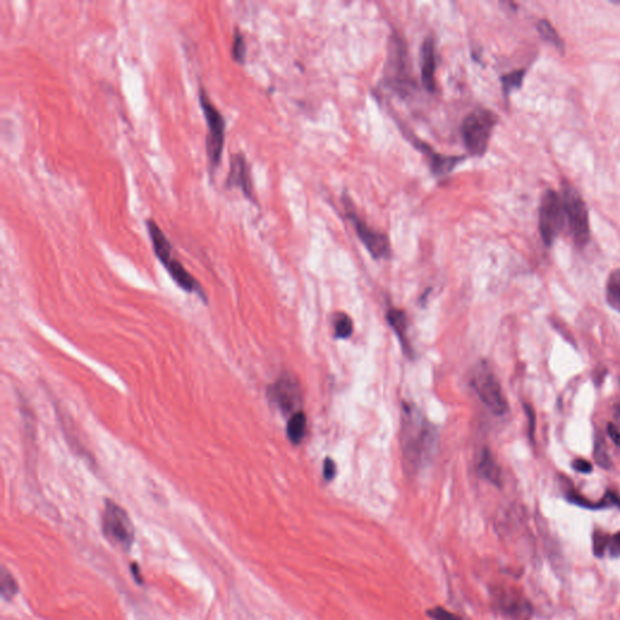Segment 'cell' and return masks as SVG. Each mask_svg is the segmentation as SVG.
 <instances>
[{
    "mask_svg": "<svg viewBox=\"0 0 620 620\" xmlns=\"http://www.w3.org/2000/svg\"><path fill=\"white\" fill-rule=\"evenodd\" d=\"M436 444V431L414 406H403L401 446L405 467L416 472L431 458Z\"/></svg>",
    "mask_w": 620,
    "mask_h": 620,
    "instance_id": "1",
    "label": "cell"
},
{
    "mask_svg": "<svg viewBox=\"0 0 620 620\" xmlns=\"http://www.w3.org/2000/svg\"><path fill=\"white\" fill-rule=\"evenodd\" d=\"M146 228L148 232L149 239L152 241L154 254L157 259L165 267L167 273L173 279V281L185 291L196 293L201 300H206V295L199 281L185 268V265L172 255V245L166 234L162 232L154 219H146Z\"/></svg>",
    "mask_w": 620,
    "mask_h": 620,
    "instance_id": "2",
    "label": "cell"
},
{
    "mask_svg": "<svg viewBox=\"0 0 620 620\" xmlns=\"http://www.w3.org/2000/svg\"><path fill=\"white\" fill-rule=\"evenodd\" d=\"M498 116L487 108L477 107L470 111L460 125V134L469 154L482 157L488 149Z\"/></svg>",
    "mask_w": 620,
    "mask_h": 620,
    "instance_id": "3",
    "label": "cell"
},
{
    "mask_svg": "<svg viewBox=\"0 0 620 620\" xmlns=\"http://www.w3.org/2000/svg\"><path fill=\"white\" fill-rule=\"evenodd\" d=\"M200 108L208 125V136L205 139V149L211 171H215L222 160L226 142V119L216 104L211 101L204 86L199 88Z\"/></svg>",
    "mask_w": 620,
    "mask_h": 620,
    "instance_id": "4",
    "label": "cell"
},
{
    "mask_svg": "<svg viewBox=\"0 0 620 620\" xmlns=\"http://www.w3.org/2000/svg\"><path fill=\"white\" fill-rule=\"evenodd\" d=\"M385 80L400 95H408L414 88L412 65L408 57V45L396 32L390 38L388 63L385 67Z\"/></svg>",
    "mask_w": 620,
    "mask_h": 620,
    "instance_id": "5",
    "label": "cell"
},
{
    "mask_svg": "<svg viewBox=\"0 0 620 620\" xmlns=\"http://www.w3.org/2000/svg\"><path fill=\"white\" fill-rule=\"evenodd\" d=\"M102 531L111 545L129 551L134 542V523L127 511L114 500L106 499L102 513Z\"/></svg>",
    "mask_w": 620,
    "mask_h": 620,
    "instance_id": "6",
    "label": "cell"
},
{
    "mask_svg": "<svg viewBox=\"0 0 620 620\" xmlns=\"http://www.w3.org/2000/svg\"><path fill=\"white\" fill-rule=\"evenodd\" d=\"M562 204L565 208L566 221L568 222L569 231L573 238L574 244L579 247L588 245L590 240L589 215L583 198L572 185H564L562 190Z\"/></svg>",
    "mask_w": 620,
    "mask_h": 620,
    "instance_id": "7",
    "label": "cell"
},
{
    "mask_svg": "<svg viewBox=\"0 0 620 620\" xmlns=\"http://www.w3.org/2000/svg\"><path fill=\"white\" fill-rule=\"evenodd\" d=\"M343 206L346 208V212L352 226L355 228L357 235L366 247V250L370 252V255L375 259L389 258L392 256V246L388 235L385 233L378 232L370 227L367 223L359 217L357 210L352 205V201L347 194L343 195Z\"/></svg>",
    "mask_w": 620,
    "mask_h": 620,
    "instance_id": "8",
    "label": "cell"
},
{
    "mask_svg": "<svg viewBox=\"0 0 620 620\" xmlns=\"http://www.w3.org/2000/svg\"><path fill=\"white\" fill-rule=\"evenodd\" d=\"M472 385L482 403L495 416H503L508 411V403L503 389L495 373L487 364H480L474 371Z\"/></svg>",
    "mask_w": 620,
    "mask_h": 620,
    "instance_id": "9",
    "label": "cell"
},
{
    "mask_svg": "<svg viewBox=\"0 0 620 620\" xmlns=\"http://www.w3.org/2000/svg\"><path fill=\"white\" fill-rule=\"evenodd\" d=\"M565 221V208L560 195L554 190H546L539 208V232L546 246L554 242Z\"/></svg>",
    "mask_w": 620,
    "mask_h": 620,
    "instance_id": "10",
    "label": "cell"
},
{
    "mask_svg": "<svg viewBox=\"0 0 620 620\" xmlns=\"http://www.w3.org/2000/svg\"><path fill=\"white\" fill-rule=\"evenodd\" d=\"M269 398L284 413H296L302 405V390L295 375L284 373L268 390Z\"/></svg>",
    "mask_w": 620,
    "mask_h": 620,
    "instance_id": "11",
    "label": "cell"
},
{
    "mask_svg": "<svg viewBox=\"0 0 620 620\" xmlns=\"http://www.w3.org/2000/svg\"><path fill=\"white\" fill-rule=\"evenodd\" d=\"M495 606L511 620H531L533 608L527 598L515 589L499 588L493 594Z\"/></svg>",
    "mask_w": 620,
    "mask_h": 620,
    "instance_id": "12",
    "label": "cell"
},
{
    "mask_svg": "<svg viewBox=\"0 0 620 620\" xmlns=\"http://www.w3.org/2000/svg\"><path fill=\"white\" fill-rule=\"evenodd\" d=\"M226 188L240 189L247 199L255 201L254 182L251 177V167L245 154L234 153L229 157V170L224 181Z\"/></svg>",
    "mask_w": 620,
    "mask_h": 620,
    "instance_id": "13",
    "label": "cell"
},
{
    "mask_svg": "<svg viewBox=\"0 0 620 620\" xmlns=\"http://www.w3.org/2000/svg\"><path fill=\"white\" fill-rule=\"evenodd\" d=\"M411 142L421 153L426 155L428 162H429L431 172L435 176H447L449 173L454 171L456 167L458 166L459 162H464L467 159L465 155H444V154L436 153L429 144H424L423 141L416 139V137L411 139Z\"/></svg>",
    "mask_w": 620,
    "mask_h": 620,
    "instance_id": "14",
    "label": "cell"
},
{
    "mask_svg": "<svg viewBox=\"0 0 620 620\" xmlns=\"http://www.w3.org/2000/svg\"><path fill=\"white\" fill-rule=\"evenodd\" d=\"M421 84L428 93L436 91V42L426 37L421 47Z\"/></svg>",
    "mask_w": 620,
    "mask_h": 620,
    "instance_id": "15",
    "label": "cell"
},
{
    "mask_svg": "<svg viewBox=\"0 0 620 620\" xmlns=\"http://www.w3.org/2000/svg\"><path fill=\"white\" fill-rule=\"evenodd\" d=\"M477 472L482 479L491 482L495 486H502V470L493 454L488 449H483L477 463Z\"/></svg>",
    "mask_w": 620,
    "mask_h": 620,
    "instance_id": "16",
    "label": "cell"
},
{
    "mask_svg": "<svg viewBox=\"0 0 620 620\" xmlns=\"http://www.w3.org/2000/svg\"><path fill=\"white\" fill-rule=\"evenodd\" d=\"M387 319H388V323L392 326V329L394 330V332L398 334V339L403 344V350L408 355H410L412 350H411V347L408 344V336H406L408 334V316L405 314V311L401 309L392 308L387 313Z\"/></svg>",
    "mask_w": 620,
    "mask_h": 620,
    "instance_id": "17",
    "label": "cell"
},
{
    "mask_svg": "<svg viewBox=\"0 0 620 620\" xmlns=\"http://www.w3.org/2000/svg\"><path fill=\"white\" fill-rule=\"evenodd\" d=\"M287 437L293 444H301L307 431V417L304 413L298 411L293 413L287 423Z\"/></svg>",
    "mask_w": 620,
    "mask_h": 620,
    "instance_id": "18",
    "label": "cell"
},
{
    "mask_svg": "<svg viewBox=\"0 0 620 620\" xmlns=\"http://www.w3.org/2000/svg\"><path fill=\"white\" fill-rule=\"evenodd\" d=\"M606 300L612 309L620 313V269L613 270L606 284Z\"/></svg>",
    "mask_w": 620,
    "mask_h": 620,
    "instance_id": "19",
    "label": "cell"
},
{
    "mask_svg": "<svg viewBox=\"0 0 620 620\" xmlns=\"http://www.w3.org/2000/svg\"><path fill=\"white\" fill-rule=\"evenodd\" d=\"M537 29L538 33L541 34V37H542L544 40L550 42V44H552V45L557 47V49L564 50V47H564V42H562L560 36L557 34L555 28L551 26L549 21H546V20H541V21L538 22Z\"/></svg>",
    "mask_w": 620,
    "mask_h": 620,
    "instance_id": "20",
    "label": "cell"
},
{
    "mask_svg": "<svg viewBox=\"0 0 620 620\" xmlns=\"http://www.w3.org/2000/svg\"><path fill=\"white\" fill-rule=\"evenodd\" d=\"M0 591L5 601H10L16 594L19 593V585L16 583L13 574L5 568L1 571L0 577Z\"/></svg>",
    "mask_w": 620,
    "mask_h": 620,
    "instance_id": "21",
    "label": "cell"
},
{
    "mask_svg": "<svg viewBox=\"0 0 620 620\" xmlns=\"http://www.w3.org/2000/svg\"><path fill=\"white\" fill-rule=\"evenodd\" d=\"M246 52H247V47H246L245 38L242 36L239 28H235L234 34H233L232 42V59L239 65H244L246 60Z\"/></svg>",
    "mask_w": 620,
    "mask_h": 620,
    "instance_id": "22",
    "label": "cell"
},
{
    "mask_svg": "<svg viewBox=\"0 0 620 620\" xmlns=\"http://www.w3.org/2000/svg\"><path fill=\"white\" fill-rule=\"evenodd\" d=\"M526 75V70H518L514 72H510L508 75L502 77V85H503V91L508 96L513 90L518 88L522 85L523 77Z\"/></svg>",
    "mask_w": 620,
    "mask_h": 620,
    "instance_id": "23",
    "label": "cell"
},
{
    "mask_svg": "<svg viewBox=\"0 0 620 620\" xmlns=\"http://www.w3.org/2000/svg\"><path fill=\"white\" fill-rule=\"evenodd\" d=\"M354 326L352 321L347 314H339L334 320V334L337 338H349L352 334Z\"/></svg>",
    "mask_w": 620,
    "mask_h": 620,
    "instance_id": "24",
    "label": "cell"
},
{
    "mask_svg": "<svg viewBox=\"0 0 620 620\" xmlns=\"http://www.w3.org/2000/svg\"><path fill=\"white\" fill-rule=\"evenodd\" d=\"M594 457H595V460H596V463L600 467H605V469H608V467H611V457L607 452L606 444H605V441H603L602 437L601 439L596 440Z\"/></svg>",
    "mask_w": 620,
    "mask_h": 620,
    "instance_id": "25",
    "label": "cell"
},
{
    "mask_svg": "<svg viewBox=\"0 0 620 620\" xmlns=\"http://www.w3.org/2000/svg\"><path fill=\"white\" fill-rule=\"evenodd\" d=\"M610 539L611 537L606 533L595 532L593 538L594 554L598 557L603 556L605 551L608 549V545H610Z\"/></svg>",
    "mask_w": 620,
    "mask_h": 620,
    "instance_id": "26",
    "label": "cell"
},
{
    "mask_svg": "<svg viewBox=\"0 0 620 620\" xmlns=\"http://www.w3.org/2000/svg\"><path fill=\"white\" fill-rule=\"evenodd\" d=\"M428 616L434 620H462L460 617L454 614V613H451V612L444 610L442 607H436V608L429 610Z\"/></svg>",
    "mask_w": 620,
    "mask_h": 620,
    "instance_id": "27",
    "label": "cell"
},
{
    "mask_svg": "<svg viewBox=\"0 0 620 620\" xmlns=\"http://www.w3.org/2000/svg\"><path fill=\"white\" fill-rule=\"evenodd\" d=\"M525 411L528 417V434L529 439L534 440V433H536V413L533 411V408L529 405H525Z\"/></svg>",
    "mask_w": 620,
    "mask_h": 620,
    "instance_id": "28",
    "label": "cell"
},
{
    "mask_svg": "<svg viewBox=\"0 0 620 620\" xmlns=\"http://www.w3.org/2000/svg\"><path fill=\"white\" fill-rule=\"evenodd\" d=\"M572 467L575 472H582V474H590L593 472V464L588 462L587 459H575L572 463Z\"/></svg>",
    "mask_w": 620,
    "mask_h": 620,
    "instance_id": "29",
    "label": "cell"
},
{
    "mask_svg": "<svg viewBox=\"0 0 620 620\" xmlns=\"http://www.w3.org/2000/svg\"><path fill=\"white\" fill-rule=\"evenodd\" d=\"M610 555L613 557H619L620 556V531L616 533L613 537L610 539V545H608Z\"/></svg>",
    "mask_w": 620,
    "mask_h": 620,
    "instance_id": "30",
    "label": "cell"
},
{
    "mask_svg": "<svg viewBox=\"0 0 620 620\" xmlns=\"http://www.w3.org/2000/svg\"><path fill=\"white\" fill-rule=\"evenodd\" d=\"M336 476V463L331 458L325 459L324 477L327 481H331Z\"/></svg>",
    "mask_w": 620,
    "mask_h": 620,
    "instance_id": "31",
    "label": "cell"
},
{
    "mask_svg": "<svg viewBox=\"0 0 620 620\" xmlns=\"http://www.w3.org/2000/svg\"><path fill=\"white\" fill-rule=\"evenodd\" d=\"M607 431H608V435L611 437L612 441L614 442L616 446H618L620 449V431L618 428H617L614 424H608L607 426Z\"/></svg>",
    "mask_w": 620,
    "mask_h": 620,
    "instance_id": "32",
    "label": "cell"
},
{
    "mask_svg": "<svg viewBox=\"0 0 620 620\" xmlns=\"http://www.w3.org/2000/svg\"><path fill=\"white\" fill-rule=\"evenodd\" d=\"M131 568H132V574H134V579H136V582H137V583H142V578H141V577H139V565H137V564H134V565H132V567H131Z\"/></svg>",
    "mask_w": 620,
    "mask_h": 620,
    "instance_id": "33",
    "label": "cell"
},
{
    "mask_svg": "<svg viewBox=\"0 0 620 620\" xmlns=\"http://www.w3.org/2000/svg\"><path fill=\"white\" fill-rule=\"evenodd\" d=\"M614 419H616L617 428L620 429V410H617L616 413H614Z\"/></svg>",
    "mask_w": 620,
    "mask_h": 620,
    "instance_id": "34",
    "label": "cell"
}]
</instances>
